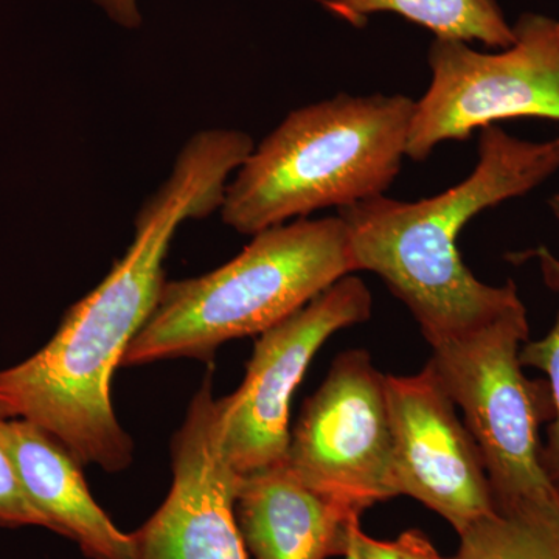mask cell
I'll return each mask as SVG.
<instances>
[{
    "label": "cell",
    "instance_id": "cell-18",
    "mask_svg": "<svg viewBox=\"0 0 559 559\" xmlns=\"http://www.w3.org/2000/svg\"><path fill=\"white\" fill-rule=\"evenodd\" d=\"M114 24L127 31H138L143 16L139 0H91Z\"/></svg>",
    "mask_w": 559,
    "mask_h": 559
},
{
    "label": "cell",
    "instance_id": "cell-19",
    "mask_svg": "<svg viewBox=\"0 0 559 559\" xmlns=\"http://www.w3.org/2000/svg\"><path fill=\"white\" fill-rule=\"evenodd\" d=\"M551 213H554L555 218H557L559 224V191L555 193L554 197L550 198L549 201Z\"/></svg>",
    "mask_w": 559,
    "mask_h": 559
},
{
    "label": "cell",
    "instance_id": "cell-4",
    "mask_svg": "<svg viewBox=\"0 0 559 559\" xmlns=\"http://www.w3.org/2000/svg\"><path fill=\"white\" fill-rule=\"evenodd\" d=\"M355 272L341 216L297 219L259 231L218 270L165 282L121 366L212 360L219 345L260 336Z\"/></svg>",
    "mask_w": 559,
    "mask_h": 559
},
{
    "label": "cell",
    "instance_id": "cell-1",
    "mask_svg": "<svg viewBox=\"0 0 559 559\" xmlns=\"http://www.w3.org/2000/svg\"><path fill=\"white\" fill-rule=\"evenodd\" d=\"M252 148V138L234 130L198 132L186 143L171 175L139 210L124 255L69 308L43 348L0 370L7 417L35 423L81 466L120 473L131 465L134 443L110 395L114 371L156 307L176 230L221 207L231 173Z\"/></svg>",
    "mask_w": 559,
    "mask_h": 559
},
{
    "label": "cell",
    "instance_id": "cell-20",
    "mask_svg": "<svg viewBox=\"0 0 559 559\" xmlns=\"http://www.w3.org/2000/svg\"><path fill=\"white\" fill-rule=\"evenodd\" d=\"M353 525H355V524H353ZM349 532H352V530H349ZM344 558L345 559H358V555H356L355 549H353L352 538H349L347 554L344 555Z\"/></svg>",
    "mask_w": 559,
    "mask_h": 559
},
{
    "label": "cell",
    "instance_id": "cell-3",
    "mask_svg": "<svg viewBox=\"0 0 559 559\" xmlns=\"http://www.w3.org/2000/svg\"><path fill=\"white\" fill-rule=\"evenodd\" d=\"M415 102L336 97L293 110L227 183L221 216L242 235L382 197L406 157Z\"/></svg>",
    "mask_w": 559,
    "mask_h": 559
},
{
    "label": "cell",
    "instance_id": "cell-17",
    "mask_svg": "<svg viewBox=\"0 0 559 559\" xmlns=\"http://www.w3.org/2000/svg\"><path fill=\"white\" fill-rule=\"evenodd\" d=\"M349 538L358 559H452L443 557L419 530H407L396 539L381 540L371 538L356 522Z\"/></svg>",
    "mask_w": 559,
    "mask_h": 559
},
{
    "label": "cell",
    "instance_id": "cell-11",
    "mask_svg": "<svg viewBox=\"0 0 559 559\" xmlns=\"http://www.w3.org/2000/svg\"><path fill=\"white\" fill-rule=\"evenodd\" d=\"M235 513L255 559L344 557L349 530L360 521L307 487L288 463L241 477Z\"/></svg>",
    "mask_w": 559,
    "mask_h": 559
},
{
    "label": "cell",
    "instance_id": "cell-15",
    "mask_svg": "<svg viewBox=\"0 0 559 559\" xmlns=\"http://www.w3.org/2000/svg\"><path fill=\"white\" fill-rule=\"evenodd\" d=\"M539 261L540 274L551 290L559 294V259L549 249L539 248L533 252ZM521 362L543 371L549 384L554 417L547 428V440L543 443V463L550 480L559 489V314L557 322L546 336L527 341L521 348Z\"/></svg>",
    "mask_w": 559,
    "mask_h": 559
},
{
    "label": "cell",
    "instance_id": "cell-2",
    "mask_svg": "<svg viewBox=\"0 0 559 559\" xmlns=\"http://www.w3.org/2000/svg\"><path fill=\"white\" fill-rule=\"evenodd\" d=\"M559 170V138L527 142L481 128L479 160L443 193L404 202L378 197L342 209L356 271L377 274L417 320L428 344L463 336L524 307L516 285L480 282L457 238L484 210L524 197Z\"/></svg>",
    "mask_w": 559,
    "mask_h": 559
},
{
    "label": "cell",
    "instance_id": "cell-16",
    "mask_svg": "<svg viewBox=\"0 0 559 559\" xmlns=\"http://www.w3.org/2000/svg\"><path fill=\"white\" fill-rule=\"evenodd\" d=\"M0 415H5L2 407H0ZM0 527L50 530L49 522L35 509L22 487L20 474L2 440H0Z\"/></svg>",
    "mask_w": 559,
    "mask_h": 559
},
{
    "label": "cell",
    "instance_id": "cell-5",
    "mask_svg": "<svg viewBox=\"0 0 559 559\" xmlns=\"http://www.w3.org/2000/svg\"><path fill=\"white\" fill-rule=\"evenodd\" d=\"M524 307L463 336L430 344L428 366L462 411L476 441L496 513L559 509V489L543 463L540 428L554 417L549 384L525 377Z\"/></svg>",
    "mask_w": 559,
    "mask_h": 559
},
{
    "label": "cell",
    "instance_id": "cell-8",
    "mask_svg": "<svg viewBox=\"0 0 559 559\" xmlns=\"http://www.w3.org/2000/svg\"><path fill=\"white\" fill-rule=\"evenodd\" d=\"M371 310L370 289L352 274L260 334L240 388L218 400L224 457L238 476L288 462L290 400L316 353Z\"/></svg>",
    "mask_w": 559,
    "mask_h": 559
},
{
    "label": "cell",
    "instance_id": "cell-7",
    "mask_svg": "<svg viewBox=\"0 0 559 559\" xmlns=\"http://www.w3.org/2000/svg\"><path fill=\"white\" fill-rule=\"evenodd\" d=\"M288 466L307 487L362 516L399 498L385 374L362 348L342 352L290 430Z\"/></svg>",
    "mask_w": 559,
    "mask_h": 559
},
{
    "label": "cell",
    "instance_id": "cell-9",
    "mask_svg": "<svg viewBox=\"0 0 559 559\" xmlns=\"http://www.w3.org/2000/svg\"><path fill=\"white\" fill-rule=\"evenodd\" d=\"M396 496H409L460 533L496 514L484 460L429 366L385 374Z\"/></svg>",
    "mask_w": 559,
    "mask_h": 559
},
{
    "label": "cell",
    "instance_id": "cell-10",
    "mask_svg": "<svg viewBox=\"0 0 559 559\" xmlns=\"http://www.w3.org/2000/svg\"><path fill=\"white\" fill-rule=\"evenodd\" d=\"M171 469L167 499L131 533L134 559H249L235 513L241 476L224 457L212 374L173 437Z\"/></svg>",
    "mask_w": 559,
    "mask_h": 559
},
{
    "label": "cell",
    "instance_id": "cell-13",
    "mask_svg": "<svg viewBox=\"0 0 559 559\" xmlns=\"http://www.w3.org/2000/svg\"><path fill=\"white\" fill-rule=\"evenodd\" d=\"M322 5L355 27H362L371 14L395 13L436 38L479 40L500 50L516 39L499 0H322Z\"/></svg>",
    "mask_w": 559,
    "mask_h": 559
},
{
    "label": "cell",
    "instance_id": "cell-6",
    "mask_svg": "<svg viewBox=\"0 0 559 559\" xmlns=\"http://www.w3.org/2000/svg\"><path fill=\"white\" fill-rule=\"evenodd\" d=\"M514 43L481 53L468 43L430 44L432 80L415 102L406 157L425 162L436 146L466 140L473 131L516 117L559 121V21L522 14Z\"/></svg>",
    "mask_w": 559,
    "mask_h": 559
},
{
    "label": "cell",
    "instance_id": "cell-14",
    "mask_svg": "<svg viewBox=\"0 0 559 559\" xmlns=\"http://www.w3.org/2000/svg\"><path fill=\"white\" fill-rule=\"evenodd\" d=\"M459 538L452 559H559V509L496 513Z\"/></svg>",
    "mask_w": 559,
    "mask_h": 559
},
{
    "label": "cell",
    "instance_id": "cell-12",
    "mask_svg": "<svg viewBox=\"0 0 559 559\" xmlns=\"http://www.w3.org/2000/svg\"><path fill=\"white\" fill-rule=\"evenodd\" d=\"M0 440L50 532L75 540L91 559H134L131 535L120 532L95 502L83 466L60 441L35 423L5 415H0Z\"/></svg>",
    "mask_w": 559,
    "mask_h": 559
}]
</instances>
